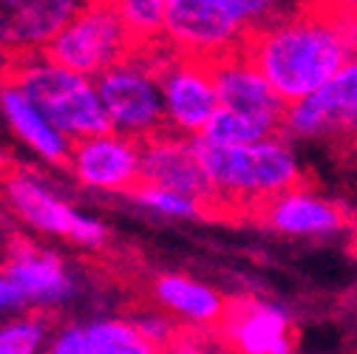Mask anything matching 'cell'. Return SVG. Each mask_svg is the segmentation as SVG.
<instances>
[{
    "label": "cell",
    "mask_w": 357,
    "mask_h": 354,
    "mask_svg": "<svg viewBox=\"0 0 357 354\" xmlns=\"http://www.w3.org/2000/svg\"><path fill=\"white\" fill-rule=\"evenodd\" d=\"M20 306H29L26 298H23L20 289L6 278V272L0 270V315H3V312H15V309H20Z\"/></svg>",
    "instance_id": "cell-27"
},
{
    "label": "cell",
    "mask_w": 357,
    "mask_h": 354,
    "mask_svg": "<svg viewBox=\"0 0 357 354\" xmlns=\"http://www.w3.org/2000/svg\"><path fill=\"white\" fill-rule=\"evenodd\" d=\"M193 142L221 213L255 215L266 201L303 187V170L278 137L252 145H210L199 137Z\"/></svg>",
    "instance_id": "cell-2"
},
{
    "label": "cell",
    "mask_w": 357,
    "mask_h": 354,
    "mask_svg": "<svg viewBox=\"0 0 357 354\" xmlns=\"http://www.w3.org/2000/svg\"><path fill=\"white\" fill-rule=\"evenodd\" d=\"M244 52L287 105L318 94L357 57L335 0L255 31Z\"/></svg>",
    "instance_id": "cell-1"
},
{
    "label": "cell",
    "mask_w": 357,
    "mask_h": 354,
    "mask_svg": "<svg viewBox=\"0 0 357 354\" xmlns=\"http://www.w3.org/2000/svg\"><path fill=\"white\" fill-rule=\"evenodd\" d=\"M324 0H225V6L236 15V20L250 31V37L266 26L298 17L309 9L321 6Z\"/></svg>",
    "instance_id": "cell-21"
},
{
    "label": "cell",
    "mask_w": 357,
    "mask_h": 354,
    "mask_svg": "<svg viewBox=\"0 0 357 354\" xmlns=\"http://www.w3.org/2000/svg\"><path fill=\"white\" fill-rule=\"evenodd\" d=\"M3 190H6L12 210L40 233L68 238L88 249H97L108 241V230L102 221L74 210L71 204H66L57 193H52L46 185L37 182L29 173H9L3 182Z\"/></svg>",
    "instance_id": "cell-9"
},
{
    "label": "cell",
    "mask_w": 357,
    "mask_h": 354,
    "mask_svg": "<svg viewBox=\"0 0 357 354\" xmlns=\"http://www.w3.org/2000/svg\"><path fill=\"white\" fill-rule=\"evenodd\" d=\"M122 17L137 52H151L167 43V0H111Z\"/></svg>",
    "instance_id": "cell-19"
},
{
    "label": "cell",
    "mask_w": 357,
    "mask_h": 354,
    "mask_svg": "<svg viewBox=\"0 0 357 354\" xmlns=\"http://www.w3.org/2000/svg\"><path fill=\"white\" fill-rule=\"evenodd\" d=\"M266 227H273L284 236H329L346 227L343 207L309 193L306 187H295L273 201H266L255 213Z\"/></svg>",
    "instance_id": "cell-15"
},
{
    "label": "cell",
    "mask_w": 357,
    "mask_h": 354,
    "mask_svg": "<svg viewBox=\"0 0 357 354\" xmlns=\"http://www.w3.org/2000/svg\"><path fill=\"white\" fill-rule=\"evenodd\" d=\"M284 130L289 137L357 148V57L318 94L292 102L284 116Z\"/></svg>",
    "instance_id": "cell-8"
},
{
    "label": "cell",
    "mask_w": 357,
    "mask_h": 354,
    "mask_svg": "<svg viewBox=\"0 0 357 354\" xmlns=\"http://www.w3.org/2000/svg\"><path fill=\"white\" fill-rule=\"evenodd\" d=\"M6 278L20 289L26 303L37 306H57L74 292V281L63 261L52 252H37L31 247L12 255V261L3 267Z\"/></svg>",
    "instance_id": "cell-17"
},
{
    "label": "cell",
    "mask_w": 357,
    "mask_h": 354,
    "mask_svg": "<svg viewBox=\"0 0 357 354\" xmlns=\"http://www.w3.org/2000/svg\"><path fill=\"white\" fill-rule=\"evenodd\" d=\"M218 326H225V340L238 354H292L295 332L292 321L275 303L255 298L233 300L227 315Z\"/></svg>",
    "instance_id": "cell-14"
},
{
    "label": "cell",
    "mask_w": 357,
    "mask_h": 354,
    "mask_svg": "<svg viewBox=\"0 0 357 354\" xmlns=\"http://www.w3.org/2000/svg\"><path fill=\"white\" fill-rule=\"evenodd\" d=\"M133 323H137L139 332H142L153 346H159V348H167V343L173 340V323H170L167 318H159V315H142V318H137Z\"/></svg>",
    "instance_id": "cell-26"
},
{
    "label": "cell",
    "mask_w": 357,
    "mask_h": 354,
    "mask_svg": "<svg viewBox=\"0 0 357 354\" xmlns=\"http://www.w3.org/2000/svg\"><path fill=\"white\" fill-rule=\"evenodd\" d=\"M91 354H162L159 346H153L137 323L119 321V318H102L85 326Z\"/></svg>",
    "instance_id": "cell-20"
},
{
    "label": "cell",
    "mask_w": 357,
    "mask_h": 354,
    "mask_svg": "<svg viewBox=\"0 0 357 354\" xmlns=\"http://www.w3.org/2000/svg\"><path fill=\"white\" fill-rule=\"evenodd\" d=\"M46 354H91L85 326H66V329H60L52 337Z\"/></svg>",
    "instance_id": "cell-25"
},
{
    "label": "cell",
    "mask_w": 357,
    "mask_h": 354,
    "mask_svg": "<svg viewBox=\"0 0 357 354\" xmlns=\"http://www.w3.org/2000/svg\"><path fill=\"white\" fill-rule=\"evenodd\" d=\"M46 326L31 318H17L0 326V354H40L46 351Z\"/></svg>",
    "instance_id": "cell-24"
},
{
    "label": "cell",
    "mask_w": 357,
    "mask_h": 354,
    "mask_svg": "<svg viewBox=\"0 0 357 354\" xmlns=\"http://www.w3.org/2000/svg\"><path fill=\"white\" fill-rule=\"evenodd\" d=\"M3 79L15 82L71 142L111 130L97 91V79L63 68L46 54L12 60L3 71Z\"/></svg>",
    "instance_id": "cell-3"
},
{
    "label": "cell",
    "mask_w": 357,
    "mask_h": 354,
    "mask_svg": "<svg viewBox=\"0 0 357 354\" xmlns=\"http://www.w3.org/2000/svg\"><path fill=\"white\" fill-rule=\"evenodd\" d=\"M210 66H213V77H215L218 108L247 116L278 137L284 130V116H287L289 105L275 94V88L255 68V63L247 57V52L238 49L233 54L213 60Z\"/></svg>",
    "instance_id": "cell-11"
},
{
    "label": "cell",
    "mask_w": 357,
    "mask_h": 354,
    "mask_svg": "<svg viewBox=\"0 0 357 354\" xmlns=\"http://www.w3.org/2000/svg\"><path fill=\"white\" fill-rule=\"evenodd\" d=\"M133 201L142 204L151 213L167 215V218H199V215H210L207 207L185 193L176 190H165V187H153V185H137L130 190Z\"/></svg>",
    "instance_id": "cell-23"
},
{
    "label": "cell",
    "mask_w": 357,
    "mask_h": 354,
    "mask_svg": "<svg viewBox=\"0 0 357 354\" xmlns=\"http://www.w3.org/2000/svg\"><path fill=\"white\" fill-rule=\"evenodd\" d=\"M275 134H270L264 125L247 119V116H238L233 111H225L218 108L215 116L210 119V125L199 134V139L210 142V145H252V142H261V139H273Z\"/></svg>",
    "instance_id": "cell-22"
},
{
    "label": "cell",
    "mask_w": 357,
    "mask_h": 354,
    "mask_svg": "<svg viewBox=\"0 0 357 354\" xmlns=\"http://www.w3.org/2000/svg\"><path fill=\"white\" fill-rule=\"evenodd\" d=\"M43 54L63 68L97 79L116 63L137 54V43L128 34L111 0H88L85 9L54 37Z\"/></svg>",
    "instance_id": "cell-5"
},
{
    "label": "cell",
    "mask_w": 357,
    "mask_h": 354,
    "mask_svg": "<svg viewBox=\"0 0 357 354\" xmlns=\"http://www.w3.org/2000/svg\"><path fill=\"white\" fill-rule=\"evenodd\" d=\"M335 9L354 43V52H357V0H335Z\"/></svg>",
    "instance_id": "cell-28"
},
{
    "label": "cell",
    "mask_w": 357,
    "mask_h": 354,
    "mask_svg": "<svg viewBox=\"0 0 357 354\" xmlns=\"http://www.w3.org/2000/svg\"><path fill=\"white\" fill-rule=\"evenodd\" d=\"M139 185H153V187L185 193V196L202 201L207 207V213H221L213 185H210L207 173L202 167V159L196 153L193 137L162 130V134L145 139Z\"/></svg>",
    "instance_id": "cell-10"
},
{
    "label": "cell",
    "mask_w": 357,
    "mask_h": 354,
    "mask_svg": "<svg viewBox=\"0 0 357 354\" xmlns=\"http://www.w3.org/2000/svg\"><path fill=\"white\" fill-rule=\"evenodd\" d=\"M151 57L162 85L167 130L182 137H199L218 111L213 66L173 52L167 43L151 49Z\"/></svg>",
    "instance_id": "cell-6"
},
{
    "label": "cell",
    "mask_w": 357,
    "mask_h": 354,
    "mask_svg": "<svg viewBox=\"0 0 357 354\" xmlns=\"http://www.w3.org/2000/svg\"><path fill=\"white\" fill-rule=\"evenodd\" d=\"M153 298L162 309L196 326H215L227 315V300L213 286L188 275H159L153 281Z\"/></svg>",
    "instance_id": "cell-18"
},
{
    "label": "cell",
    "mask_w": 357,
    "mask_h": 354,
    "mask_svg": "<svg viewBox=\"0 0 357 354\" xmlns=\"http://www.w3.org/2000/svg\"><path fill=\"white\" fill-rule=\"evenodd\" d=\"M97 91L116 134L145 142L167 130L162 85L151 52H137L97 77Z\"/></svg>",
    "instance_id": "cell-4"
},
{
    "label": "cell",
    "mask_w": 357,
    "mask_h": 354,
    "mask_svg": "<svg viewBox=\"0 0 357 354\" xmlns=\"http://www.w3.org/2000/svg\"><path fill=\"white\" fill-rule=\"evenodd\" d=\"M351 252L357 255V227H354V233H351Z\"/></svg>",
    "instance_id": "cell-29"
},
{
    "label": "cell",
    "mask_w": 357,
    "mask_h": 354,
    "mask_svg": "<svg viewBox=\"0 0 357 354\" xmlns=\"http://www.w3.org/2000/svg\"><path fill=\"white\" fill-rule=\"evenodd\" d=\"M0 114H3L6 125L17 134V139L37 153L43 162L52 164H68L71 156V139L63 137L60 130L49 122V116L43 114L20 88L9 79L0 82Z\"/></svg>",
    "instance_id": "cell-16"
},
{
    "label": "cell",
    "mask_w": 357,
    "mask_h": 354,
    "mask_svg": "<svg viewBox=\"0 0 357 354\" xmlns=\"http://www.w3.org/2000/svg\"><path fill=\"white\" fill-rule=\"evenodd\" d=\"M88 0H0V54L23 60L43 54Z\"/></svg>",
    "instance_id": "cell-12"
},
{
    "label": "cell",
    "mask_w": 357,
    "mask_h": 354,
    "mask_svg": "<svg viewBox=\"0 0 357 354\" xmlns=\"http://www.w3.org/2000/svg\"><path fill=\"white\" fill-rule=\"evenodd\" d=\"M68 170L74 179L102 193H130L139 185L142 170V142L116 130L88 137L71 145Z\"/></svg>",
    "instance_id": "cell-13"
},
{
    "label": "cell",
    "mask_w": 357,
    "mask_h": 354,
    "mask_svg": "<svg viewBox=\"0 0 357 354\" xmlns=\"http://www.w3.org/2000/svg\"><path fill=\"white\" fill-rule=\"evenodd\" d=\"M250 31L225 0H167V46L185 57L213 63L247 46Z\"/></svg>",
    "instance_id": "cell-7"
}]
</instances>
